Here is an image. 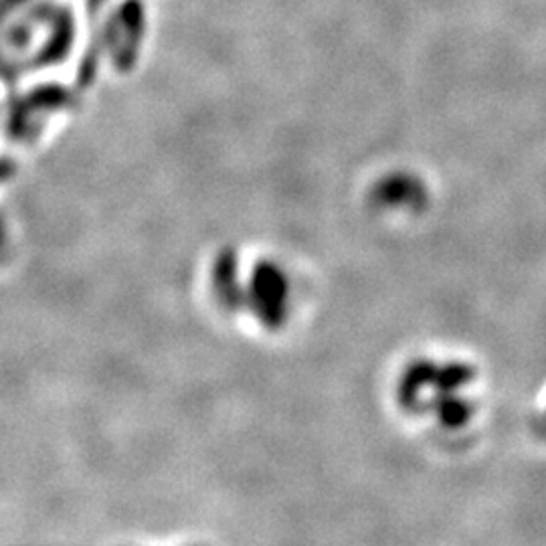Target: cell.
Listing matches in <instances>:
<instances>
[{
    "instance_id": "cell-1",
    "label": "cell",
    "mask_w": 546,
    "mask_h": 546,
    "mask_svg": "<svg viewBox=\"0 0 546 546\" xmlns=\"http://www.w3.org/2000/svg\"><path fill=\"white\" fill-rule=\"evenodd\" d=\"M116 16L121 27V40L116 51H113V59H116V65L121 71H126L134 65L138 47H140V40L144 37V6L140 0H126L118 8Z\"/></svg>"
},
{
    "instance_id": "cell-2",
    "label": "cell",
    "mask_w": 546,
    "mask_h": 546,
    "mask_svg": "<svg viewBox=\"0 0 546 546\" xmlns=\"http://www.w3.org/2000/svg\"><path fill=\"white\" fill-rule=\"evenodd\" d=\"M49 24H51V35H49L45 47L37 55V65H40V67L61 63L63 57L69 55L73 39H76V21H73L69 8H57Z\"/></svg>"
},
{
    "instance_id": "cell-3",
    "label": "cell",
    "mask_w": 546,
    "mask_h": 546,
    "mask_svg": "<svg viewBox=\"0 0 546 546\" xmlns=\"http://www.w3.org/2000/svg\"><path fill=\"white\" fill-rule=\"evenodd\" d=\"M32 24L27 16H22L21 21H16L14 24H11V29L6 31V43L14 51H22V49H27L31 39H32Z\"/></svg>"
},
{
    "instance_id": "cell-4",
    "label": "cell",
    "mask_w": 546,
    "mask_h": 546,
    "mask_svg": "<svg viewBox=\"0 0 546 546\" xmlns=\"http://www.w3.org/2000/svg\"><path fill=\"white\" fill-rule=\"evenodd\" d=\"M31 0H4V11L11 14L14 8H19V6H24V4H29Z\"/></svg>"
},
{
    "instance_id": "cell-5",
    "label": "cell",
    "mask_w": 546,
    "mask_h": 546,
    "mask_svg": "<svg viewBox=\"0 0 546 546\" xmlns=\"http://www.w3.org/2000/svg\"><path fill=\"white\" fill-rule=\"evenodd\" d=\"M102 4H103V0H87V11H89V14H95L97 11H100Z\"/></svg>"
}]
</instances>
